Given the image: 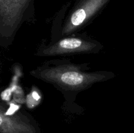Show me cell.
Masks as SVG:
<instances>
[{"label":"cell","mask_w":134,"mask_h":133,"mask_svg":"<svg viewBox=\"0 0 134 133\" xmlns=\"http://www.w3.org/2000/svg\"><path fill=\"white\" fill-rule=\"evenodd\" d=\"M34 72L35 76L68 90L82 89L106 77L103 73L84 72L76 67L48 68Z\"/></svg>","instance_id":"cell-1"},{"label":"cell","mask_w":134,"mask_h":133,"mask_svg":"<svg viewBox=\"0 0 134 133\" xmlns=\"http://www.w3.org/2000/svg\"><path fill=\"white\" fill-rule=\"evenodd\" d=\"M0 133H41L30 119L19 115L8 114L0 105Z\"/></svg>","instance_id":"cell-2"},{"label":"cell","mask_w":134,"mask_h":133,"mask_svg":"<svg viewBox=\"0 0 134 133\" xmlns=\"http://www.w3.org/2000/svg\"><path fill=\"white\" fill-rule=\"evenodd\" d=\"M92 43L78 38H66L60 40L54 45L44 51L47 56L62 53H73L78 52H88L94 48Z\"/></svg>","instance_id":"cell-3"}]
</instances>
